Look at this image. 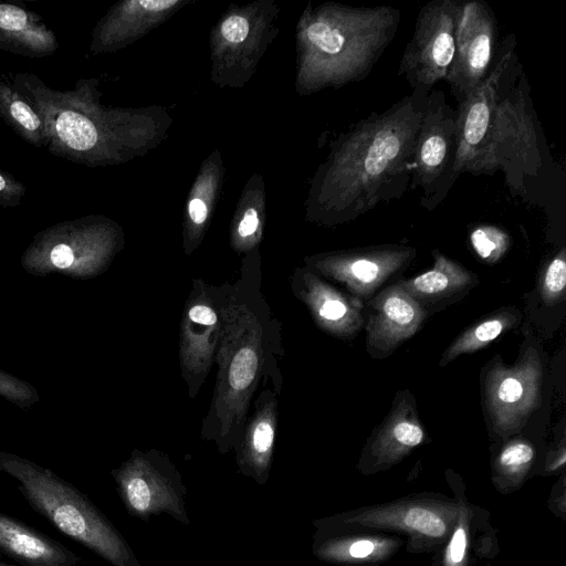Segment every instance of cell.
Wrapping results in <instances>:
<instances>
[{"label":"cell","instance_id":"obj_26","mask_svg":"<svg viewBox=\"0 0 566 566\" xmlns=\"http://www.w3.org/2000/svg\"><path fill=\"white\" fill-rule=\"evenodd\" d=\"M521 314L514 307H504L483 317L463 331L446 349L439 365L446 366L462 354H471L482 349L501 334L513 328Z\"/></svg>","mask_w":566,"mask_h":566},{"label":"cell","instance_id":"obj_16","mask_svg":"<svg viewBox=\"0 0 566 566\" xmlns=\"http://www.w3.org/2000/svg\"><path fill=\"white\" fill-rule=\"evenodd\" d=\"M366 345L375 356L387 355L412 337L428 312L398 283L387 286L367 301Z\"/></svg>","mask_w":566,"mask_h":566},{"label":"cell","instance_id":"obj_15","mask_svg":"<svg viewBox=\"0 0 566 566\" xmlns=\"http://www.w3.org/2000/svg\"><path fill=\"white\" fill-rule=\"evenodd\" d=\"M292 290L323 332L340 339H352L364 327L363 301L337 289L308 268L295 271Z\"/></svg>","mask_w":566,"mask_h":566},{"label":"cell","instance_id":"obj_22","mask_svg":"<svg viewBox=\"0 0 566 566\" xmlns=\"http://www.w3.org/2000/svg\"><path fill=\"white\" fill-rule=\"evenodd\" d=\"M459 503L455 521L443 546L434 554L436 566H471L473 542L478 530L489 521L486 510L471 503L459 476L447 478Z\"/></svg>","mask_w":566,"mask_h":566},{"label":"cell","instance_id":"obj_8","mask_svg":"<svg viewBox=\"0 0 566 566\" xmlns=\"http://www.w3.org/2000/svg\"><path fill=\"white\" fill-rule=\"evenodd\" d=\"M457 111L444 93L433 88L427 96L416 139L409 189L420 190V205L437 208L458 179Z\"/></svg>","mask_w":566,"mask_h":566},{"label":"cell","instance_id":"obj_34","mask_svg":"<svg viewBox=\"0 0 566 566\" xmlns=\"http://www.w3.org/2000/svg\"><path fill=\"white\" fill-rule=\"evenodd\" d=\"M249 33V22L245 18L234 15L226 19L221 25L222 36L231 43H240Z\"/></svg>","mask_w":566,"mask_h":566},{"label":"cell","instance_id":"obj_19","mask_svg":"<svg viewBox=\"0 0 566 566\" xmlns=\"http://www.w3.org/2000/svg\"><path fill=\"white\" fill-rule=\"evenodd\" d=\"M406 539L397 534L347 528L316 531L314 555L323 562L343 566H380L392 558Z\"/></svg>","mask_w":566,"mask_h":566},{"label":"cell","instance_id":"obj_37","mask_svg":"<svg viewBox=\"0 0 566 566\" xmlns=\"http://www.w3.org/2000/svg\"><path fill=\"white\" fill-rule=\"evenodd\" d=\"M147 11H163L178 3V0H138L133 1Z\"/></svg>","mask_w":566,"mask_h":566},{"label":"cell","instance_id":"obj_31","mask_svg":"<svg viewBox=\"0 0 566 566\" xmlns=\"http://www.w3.org/2000/svg\"><path fill=\"white\" fill-rule=\"evenodd\" d=\"M472 553L474 557L479 558H495L499 554L496 530L491 526L490 521L485 522L478 530Z\"/></svg>","mask_w":566,"mask_h":566},{"label":"cell","instance_id":"obj_29","mask_svg":"<svg viewBox=\"0 0 566 566\" xmlns=\"http://www.w3.org/2000/svg\"><path fill=\"white\" fill-rule=\"evenodd\" d=\"M0 396L22 409H28L40 399L36 389L29 382L0 369Z\"/></svg>","mask_w":566,"mask_h":566},{"label":"cell","instance_id":"obj_35","mask_svg":"<svg viewBox=\"0 0 566 566\" xmlns=\"http://www.w3.org/2000/svg\"><path fill=\"white\" fill-rule=\"evenodd\" d=\"M259 228V217L254 209H248L238 226V233L240 238H251Z\"/></svg>","mask_w":566,"mask_h":566},{"label":"cell","instance_id":"obj_30","mask_svg":"<svg viewBox=\"0 0 566 566\" xmlns=\"http://www.w3.org/2000/svg\"><path fill=\"white\" fill-rule=\"evenodd\" d=\"M27 193V186L12 174L0 168V208L18 207Z\"/></svg>","mask_w":566,"mask_h":566},{"label":"cell","instance_id":"obj_9","mask_svg":"<svg viewBox=\"0 0 566 566\" xmlns=\"http://www.w3.org/2000/svg\"><path fill=\"white\" fill-rule=\"evenodd\" d=\"M463 2L432 0L418 13L398 66V75L406 78L411 92L428 95L438 82L446 81Z\"/></svg>","mask_w":566,"mask_h":566},{"label":"cell","instance_id":"obj_17","mask_svg":"<svg viewBox=\"0 0 566 566\" xmlns=\"http://www.w3.org/2000/svg\"><path fill=\"white\" fill-rule=\"evenodd\" d=\"M426 440L415 402L408 391L397 395L390 413L366 442L357 468L363 475L391 469Z\"/></svg>","mask_w":566,"mask_h":566},{"label":"cell","instance_id":"obj_13","mask_svg":"<svg viewBox=\"0 0 566 566\" xmlns=\"http://www.w3.org/2000/svg\"><path fill=\"white\" fill-rule=\"evenodd\" d=\"M416 254L412 247L400 244L358 248L315 256L308 261V269L364 302Z\"/></svg>","mask_w":566,"mask_h":566},{"label":"cell","instance_id":"obj_6","mask_svg":"<svg viewBox=\"0 0 566 566\" xmlns=\"http://www.w3.org/2000/svg\"><path fill=\"white\" fill-rule=\"evenodd\" d=\"M458 509L455 497L423 492L337 513L314 525L318 531L363 528L397 534L406 539L408 553L436 554L452 530Z\"/></svg>","mask_w":566,"mask_h":566},{"label":"cell","instance_id":"obj_21","mask_svg":"<svg viewBox=\"0 0 566 566\" xmlns=\"http://www.w3.org/2000/svg\"><path fill=\"white\" fill-rule=\"evenodd\" d=\"M55 32L28 8L0 1V50L30 59L53 55L59 49Z\"/></svg>","mask_w":566,"mask_h":566},{"label":"cell","instance_id":"obj_33","mask_svg":"<svg viewBox=\"0 0 566 566\" xmlns=\"http://www.w3.org/2000/svg\"><path fill=\"white\" fill-rule=\"evenodd\" d=\"M547 507L555 516L566 521V476L564 472L549 491Z\"/></svg>","mask_w":566,"mask_h":566},{"label":"cell","instance_id":"obj_28","mask_svg":"<svg viewBox=\"0 0 566 566\" xmlns=\"http://www.w3.org/2000/svg\"><path fill=\"white\" fill-rule=\"evenodd\" d=\"M566 289V250L562 248L545 265L539 293L546 305H555L565 298Z\"/></svg>","mask_w":566,"mask_h":566},{"label":"cell","instance_id":"obj_1","mask_svg":"<svg viewBox=\"0 0 566 566\" xmlns=\"http://www.w3.org/2000/svg\"><path fill=\"white\" fill-rule=\"evenodd\" d=\"M515 48V35L509 34L486 77L455 109L457 178L502 171L512 191L542 165L539 126Z\"/></svg>","mask_w":566,"mask_h":566},{"label":"cell","instance_id":"obj_20","mask_svg":"<svg viewBox=\"0 0 566 566\" xmlns=\"http://www.w3.org/2000/svg\"><path fill=\"white\" fill-rule=\"evenodd\" d=\"M0 552L20 566H78L81 562L63 544L1 512Z\"/></svg>","mask_w":566,"mask_h":566},{"label":"cell","instance_id":"obj_36","mask_svg":"<svg viewBox=\"0 0 566 566\" xmlns=\"http://www.w3.org/2000/svg\"><path fill=\"white\" fill-rule=\"evenodd\" d=\"M189 216L193 223H203L208 216L206 203L199 198L192 199L189 203Z\"/></svg>","mask_w":566,"mask_h":566},{"label":"cell","instance_id":"obj_4","mask_svg":"<svg viewBox=\"0 0 566 566\" xmlns=\"http://www.w3.org/2000/svg\"><path fill=\"white\" fill-rule=\"evenodd\" d=\"M0 472L11 476L32 510L65 536L113 566H142L111 521L85 494L52 470L0 451Z\"/></svg>","mask_w":566,"mask_h":566},{"label":"cell","instance_id":"obj_5","mask_svg":"<svg viewBox=\"0 0 566 566\" xmlns=\"http://www.w3.org/2000/svg\"><path fill=\"white\" fill-rule=\"evenodd\" d=\"M400 20V10L392 6H335L323 12L306 28V39L326 61L325 81H364L392 42Z\"/></svg>","mask_w":566,"mask_h":566},{"label":"cell","instance_id":"obj_2","mask_svg":"<svg viewBox=\"0 0 566 566\" xmlns=\"http://www.w3.org/2000/svg\"><path fill=\"white\" fill-rule=\"evenodd\" d=\"M282 355L281 323L261 291V272L244 268L234 284L224 283L217 380L202 421V437L220 452L238 446L252 398L266 376L280 375Z\"/></svg>","mask_w":566,"mask_h":566},{"label":"cell","instance_id":"obj_10","mask_svg":"<svg viewBox=\"0 0 566 566\" xmlns=\"http://www.w3.org/2000/svg\"><path fill=\"white\" fill-rule=\"evenodd\" d=\"M126 510L147 518L168 514L188 524L186 489L170 460L158 451L135 450L130 458L112 472Z\"/></svg>","mask_w":566,"mask_h":566},{"label":"cell","instance_id":"obj_7","mask_svg":"<svg viewBox=\"0 0 566 566\" xmlns=\"http://www.w3.org/2000/svg\"><path fill=\"white\" fill-rule=\"evenodd\" d=\"M117 249L114 227L86 216L57 222L38 232L21 256L30 274L91 279L103 273Z\"/></svg>","mask_w":566,"mask_h":566},{"label":"cell","instance_id":"obj_18","mask_svg":"<svg viewBox=\"0 0 566 566\" xmlns=\"http://www.w3.org/2000/svg\"><path fill=\"white\" fill-rule=\"evenodd\" d=\"M271 378H281V375H269L263 379L264 388L255 399L253 413L248 417L241 439L234 448L241 472L259 484L268 480L277 428L281 382H273L270 387Z\"/></svg>","mask_w":566,"mask_h":566},{"label":"cell","instance_id":"obj_27","mask_svg":"<svg viewBox=\"0 0 566 566\" xmlns=\"http://www.w3.org/2000/svg\"><path fill=\"white\" fill-rule=\"evenodd\" d=\"M471 248L480 260L488 264L499 262L511 245L509 233L493 224H478L470 231Z\"/></svg>","mask_w":566,"mask_h":566},{"label":"cell","instance_id":"obj_25","mask_svg":"<svg viewBox=\"0 0 566 566\" xmlns=\"http://www.w3.org/2000/svg\"><path fill=\"white\" fill-rule=\"evenodd\" d=\"M0 118L25 143L45 148L42 118L4 74L0 75Z\"/></svg>","mask_w":566,"mask_h":566},{"label":"cell","instance_id":"obj_24","mask_svg":"<svg viewBox=\"0 0 566 566\" xmlns=\"http://www.w3.org/2000/svg\"><path fill=\"white\" fill-rule=\"evenodd\" d=\"M537 457V448L530 439H506L491 459V481L494 489L503 495L521 489L535 474Z\"/></svg>","mask_w":566,"mask_h":566},{"label":"cell","instance_id":"obj_11","mask_svg":"<svg viewBox=\"0 0 566 566\" xmlns=\"http://www.w3.org/2000/svg\"><path fill=\"white\" fill-rule=\"evenodd\" d=\"M543 366L536 349L528 348L513 366L501 359L489 365L484 380L488 416L495 434L517 433L541 406Z\"/></svg>","mask_w":566,"mask_h":566},{"label":"cell","instance_id":"obj_32","mask_svg":"<svg viewBox=\"0 0 566 566\" xmlns=\"http://www.w3.org/2000/svg\"><path fill=\"white\" fill-rule=\"evenodd\" d=\"M566 463V448L565 442L562 440V442L551 449L543 458V462L539 465V471L536 474H539L542 476L546 475H555L559 472H564Z\"/></svg>","mask_w":566,"mask_h":566},{"label":"cell","instance_id":"obj_39","mask_svg":"<svg viewBox=\"0 0 566 566\" xmlns=\"http://www.w3.org/2000/svg\"><path fill=\"white\" fill-rule=\"evenodd\" d=\"M433 566H436V565H433Z\"/></svg>","mask_w":566,"mask_h":566},{"label":"cell","instance_id":"obj_14","mask_svg":"<svg viewBox=\"0 0 566 566\" xmlns=\"http://www.w3.org/2000/svg\"><path fill=\"white\" fill-rule=\"evenodd\" d=\"M497 24L482 0L464 1L446 78L460 104L489 74L497 54Z\"/></svg>","mask_w":566,"mask_h":566},{"label":"cell","instance_id":"obj_38","mask_svg":"<svg viewBox=\"0 0 566 566\" xmlns=\"http://www.w3.org/2000/svg\"><path fill=\"white\" fill-rule=\"evenodd\" d=\"M0 566H20V565H18L17 563H14L12 560H9V558L0 552Z\"/></svg>","mask_w":566,"mask_h":566},{"label":"cell","instance_id":"obj_23","mask_svg":"<svg viewBox=\"0 0 566 566\" xmlns=\"http://www.w3.org/2000/svg\"><path fill=\"white\" fill-rule=\"evenodd\" d=\"M433 266L409 280L397 283L420 305L432 304L472 289L476 275L438 250L432 251Z\"/></svg>","mask_w":566,"mask_h":566},{"label":"cell","instance_id":"obj_12","mask_svg":"<svg viewBox=\"0 0 566 566\" xmlns=\"http://www.w3.org/2000/svg\"><path fill=\"white\" fill-rule=\"evenodd\" d=\"M224 284L192 281L180 321L179 359L190 398H195L216 359L221 326Z\"/></svg>","mask_w":566,"mask_h":566},{"label":"cell","instance_id":"obj_3","mask_svg":"<svg viewBox=\"0 0 566 566\" xmlns=\"http://www.w3.org/2000/svg\"><path fill=\"white\" fill-rule=\"evenodd\" d=\"M427 96L411 92L358 120L338 142L329 167L328 205L335 221L355 220L409 190Z\"/></svg>","mask_w":566,"mask_h":566}]
</instances>
